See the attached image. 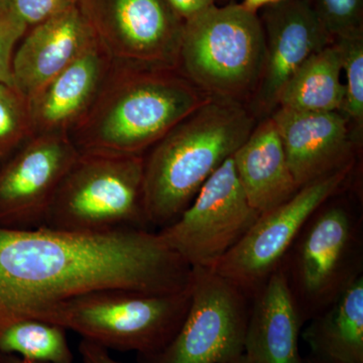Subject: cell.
<instances>
[{"label": "cell", "mask_w": 363, "mask_h": 363, "mask_svg": "<svg viewBox=\"0 0 363 363\" xmlns=\"http://www.w3.org/2000/svg\"><path fill=\"white\" fill-rule=\"evenodd\" d=\"M192 272L147 229L80 234L0 227V336L14 322L39 319L81 294L180 292L190 286Z\"/></svg>", "instance_id": "cell-1"}, {"label": "cell", "mask_w": 363, "mask_h": 363, "mask_svg": "<svg viewBox=\"0 0 363 363\" xmlns=\"http://www.w3.org/2000/svg\"><path fill=\"white\" fill-rule=\"evenodd\" d=\"M209 98L177 70L112 62L96 101L69 138L80 154L143 156Z\"/></svg>", "instance_id": "cell-2"}, {"label": "cell", "mask_w": 363, "mask_h": 363, "mask_svg": "<svg viewBox=\"0 0 363 363\" xmlns=\"http://www.w3.org/2000/svg\"><path fill=\"white\" fill-rule=\"evenodd\" d=\"M255 128L245 105L210 97L145 157L143 204L149 225L164 228L193 202L203 184Z\"/></svg>", "instance_id": "cell-3"}, {"label": "cell", "mask_w": 363, "mask_h": 363, "mask_svg": "<svg viewBox=\"0 0 363 363\" xmlns=\"http://www.w3.org/2000/svg\"><path fill=\"white\" fill-rule=\"evenodd\" d=\"M264 61L259 14L240 4L215 6L185 21L177 71L207 96L250 104Z\"/></svg>", "instance_id": "cell-4"}, {"label": "cell", "mask_w": 363, "mask_h": 363, "mask_svg": "<svg viewBox=\"0 0 363 363\" xmlns=\"http://www.w3.org/2000/svg\"><path fill=\"white\" fill-rule=\"evenodd\" d=\"M191 300V285L174 293L104 289L81 294L39 317L80 334L106 350L150 357L164 350L180 329Z\"/></svg>", "instance_id": "cell-5"}, {"label": "cell", "mask_w": 363, "mask_h": 363, "mask_svg": "<svg viewBox=\"0 0 363 363\" xmlns=\"http://www.w3.org/2000/svg\"><path fill=\"white\" fill-rule=\"evenodd\" d=\"M143 168L145 156L80 154L52 199L45 228L80 234L147 229Z\"/></svg>", "instance_id": "cell-6"}, {"label": "cell", "mask_w": 363, "mask_h": 363, "mask_svg": "<svg viewBox=\"0 0 363 363\" xmlns=\"http://www.w3.org/2000/svg\"><path fill=\"white\" fill-rule=\"evenodd\" d=\"M187 315L171 342L142 363H228L245 352L247 294L211 269H192Z\"/></svg>", "instance_id": "cell-7"}, {"label": "cell", "mask_w": 363, "mask_h": 363, "mask_svg": "<svg viewBox=\"0 0 363 363\" xmlns=\"http://www.w3.org/2000/svg\"><path fill=\"white\" fill-rule=\"evenodd\" d=\"M259 215L248 202L231 156L203 184L179 218L159 234L192 269H211Z\"/></svg>", "instance_id": "cell-8"}, {"label": "cell", "mask_w": 363, "mask_h": 363, "mask_svg": "<svg viewBox=\"0 0 363 363\" xmlns=\"http://www.w3.org/2000/svg\"><path fill=\"white\" fill-rule=\"evenodd\" d=\"M351 164L298 189L288 201L259 215L252 228L211 271L245 294L257 292L279 269L308 221L337 192Z\"/></svg>", "instance_id": "cell-9"}, {"label": "cell", "mask_w": 363, "mask_h": 363, "mask_svg": "<svg viewBox=\"0 0 363 363\" xmlns=\"http://www.w3.org/2000/svg\"><path fill=\"white\" fill-rule=\"evenodd\" d=\"M112 62L177 70L185 21L167 0H78Z\"/></svg>", "instance_id": "cell-10"}, {"label": "cell", "mask_w": 363, "mask_h": 363, "mask_svg": "<svg viewBox=\"0 0 363 363\" xmlns=\"http://www.w3.org/2000/svg\"><path fill=\"white\" fill-rule=\"evenodd\" d=\"M79 157L68 135L33 136L0 167V227H44L52 199Z\"/></svg>", "instance_id": "cell-11"}, {"label": "cell", "mask_w": 363, "mask_h": 363, "mask_svg": "<svg viewBox=\"0 0 363 363\" xmlns=\"http://www.w3.org/2000/svg\"><path fill=\"white\" fill-rule=\"evenodd\" d=\"M266 61L250 106L253 114L271 116L281 91L306 60L333 38L305 0H284L262 9Z\"/></svg>", "instance_id": "cell-12"}, {"label": "cell", "mask_w": 363, "mask_h": 363, "mask_svg": "<svg viewBox=\"0 0 363 363\" xmlns=\"http://www.w3.org/2000/svg\"><path fill=\"white\" fill-rule=\"evenodd\" d=\"M314 217V216H313ZM353 224L341 206H332L306 224L294 267L298 295L308 310H323L351 279L345 276L351 259Z\"/></svg>", "instance_id": "cell-13"}, {"label": "cell", "mask_w": 363, "mask_h": 363, "mask_svg": "<svg viewBox=\"0 0 363 363\" xmlns=\"http://www.w3.org/2000/svg\"><path fill=\"white\" fill-rule=\"evenodd\" d=\"M298 187L351 164L350 121L341 112L277 108L271 116Z\"/></svg>", "instance_id": "cell-14"}, {"label": "cell", "mask_w": 363, "mask_h": 363, "mask_svg": "<svg viewBox=\"0 0 363 363\" xmlns=\"http://www.w3.org/2000/svg\"><path fill=\"white\" fill-rule=\"evenodd\" d=\"M97 43L78 4L30 28L13 59L14 86L30 98Z\"/></svg>", "instance_id": "cell-15"}, {"label": "cell", "mask_w": 363, "mask_h": 363, "mask_svg": "<svg viewBox=\"0 0 363 363\" xmlns=\"http://www.w3.org/2000/svg\"><path fill=\"white\" fill-rule=\"evenodd\" d=\"M111 64L97 42L28 98L35 135H70L96 101Z\"/></svg>", "instance_id": "cell-16"}, {"label": "cell", "mask_w": 363, "mask_h": 363, "mask_svg": "<svg viewBox=\"0 0 363 363\" xmlns=\"http://www.w3.org/2000/svg\"><path fill=\"white\" fill-rule=\"evenodd\" d=\"M245 353L255 363H306L298 351L302 313L290 281L279 267L255 292Z\"/></svg>", "instance_id": "cell-17"}, {"label": "cell", "mask_w": 363, "mask_h": 363, "mask_svg": "<svg viewBox=\"0 0 363 363\" xmlns=\"http://www.w3.org/2000/svg\"><path fill=\"white\" fill-rule=\"evenodd\" d=\"M233 161L250 206L260 214L288 201L300 189L271 116L255 125Z\"/></svg>", "instance_id": "cell-18"}, {"label": "cell", "mask_w": 363, "mask_h": 363, "mask_svg": "<svg viewBox=\"0 0 363 363\" xmlns=\"http://www.w3.org/2000/svg\"><path fill=\"white\" fill-rule=\"evenodd\" d=\"M315 359L363 363V278L355 276L304 334Z\"/></svg>", "instance_id": "cell-19"}, {"label": "cell", "mask_w": 363, "mask_h": 363, "mask_svg": "<svg viewBox=\"0 0 363 363\" xmlns=\"http://www.w3.org/2000/svg\"><path fill=\"white\" fill-rule=\"evenodd\" d=\"M340 52L332 42L306 60L281 91L279 107L302 112L342 111L345 87L341 82Z\"/></svg>", "instance_id": "cell-20"}, {"label": "cell", "mask_w": 363, "mask_h": 363, "mask_svg": "<svg viewBox=\"0 0 363 363\" xmlns=\"http://www.w3.org/2000/svg\"><path fill=\"white\" fill-rule=\"evenodd\" d=\"M65 331L59 325L39 319L14 322L0 336V354L30 362L72 363L73 353Z\"/></svg>", "instance_id": "cell-21"}, {"label": "cell", "mask_w": 363, "mask_h": 363, "mask_svg": "<svg viewBox=\"0 0 363 363\" xmlns=\"http://www.w3.org/2000/svg\"><path fill=\"white\" fill-rule=\"evenodd\" d=\"M33 136L28 98L14 85L0 84V167Z\"/></svg>", "instance_id": "cell-22"}, {"label": "cell", "mask_w": 363, "mask_h": 363, "mask_svg": "<svg viewBox=\"0 0 363 363\" xmlns=\"http://www.w3.org/2000/svg\"><path fill=\"white\" fill-rule=\"evenodd\" d=\"M340 52L342 71L345 72V97L341 113L357 130L363 123V30L335 38Z\"/></svg>", "instance_id": "cell-23"}, {"label": "cell", "mask_w": 363, "mask_h": 363, "mask_svg": "<svg viewBox=\"0 0 363 363\" xmlns=\"http://www.w3.org/2000/svg\"><path fill=\"white\" fill-rule=\"evenodd\" d=\"M333 40L363 30V0H305Z\"/></svg>", "instance_id": "cell-24"}, {"label": "cell", "mask_w": 363, "mask_h": 363, "mask_svg": "<svg viewBox=\"0 0 363 363\" xmlns=\"http://www.w3.org/2000/svg\"><path fill=\"white\" fill-rule=\"evenodd\" d=\"M78 0H6L9 11L26 28L51 20L77 4Z\"/></svg>", "instance_id": "cell-25"}, {"label": "cell", "mask_w": 363, "mask_h": 363, "mask_svg": "<svg viewBox=\"0 0 363 363\" xmlns=\"http://www.w3.org/2000/svg\"><path fill=\"white\" fill-rule=\"evenodd\" d=\"M26 32V26L11 13L0 16V84L14 85L13 55Z\"/></svg>", "instance_id": "cell-26"}, {"label": "cell", "mask_w": 363, "mask_h": 363, "mask_svg": "<svg viewBox=\"0 0 363 363\" xmlns=\"http://www.w3.org/2000/svg\"><path fill=\"white\" fill-rule=\"evenodd\" d=\"M169 6L184 21L216 6L217 0H167Z\"/></svg>", "instance_id": "cell-27"}, {"label": "cell", "mask_w": 363, "mask_h": 363, "mask_svg": "<svg viewBox=\"0 0 363 363\" xmlns=\"http://www.w3.org/2000/svg\"><path fill=\"white\" fill-rule=\"evenodd\" d=\"M79 352L83 363H121L111 357L108 350L86 339L79 344Z\"/></svg>", "instance_id": "cell-28"}, {"label": "cell", "mask_w": 363, "mask_h": 363, "mask_svg": "<svg viewBox=\"0 0 363 363\" xmlns=\"http://www.w3.org/2000/svg\"><path fill=\"white\" fill-rule=\"evenodd\" d=\"M281 1L284 0H243L240 4L250 13H257L260 9Z\"/></svg>", "instance_id": "cell-29"}, {"label": "cell", "mask_w": 363, "mask_h": 363, "mask_svg": "<svg viewBox=\"0 0 363 363\" xmlns=\"http://www.w3.org/2000/svg\"><path fill=\"white\" fill-rule=\"evenodd\" d=\"M0 363H45V362H30V360L23 359V358H21L16 357V355H2L1 360H0Z\"/></svg>", "instance_id": "cell-30"}, {"label": "cell", "mask_w": 363, "mask_h": 363, "mask_svg": "<svg viewBox=\"0 0 363 363\" xmlns=\"http://www.w3.org/2000/svg\"><path fill=\"white\" fill-rule=\"evenodd\" d=\"M228 363H255V362H253L252 360L250 359V358L248 357L247 355L245 354V352H243L242 354H241L240 357L235 358V359L233 360V362H230Z\"/></svg>", "instance_id": "cell-31"}, {"label": "cell", "mask_w": 363, "mask_h": 363, "mask_svg": "<svg viewBox=\"0 0 363 363\" xmlns=\"http://www.w3.org/2000/svg\"><path fill=\"white\" fill-rule=\"evenodd\" d=\"M9 13V7H7L6 0H0V16H1V14H6Z\"/></svg>", "instance_id": "cell-32"}, {"label": "cell", "mask_w": 363, "mask_h": 363, "mask_svg": "<svg viewBox=\"0 0 363 363\" xmlns=\"http://www.w3.org/2000/svg\"><path fill=\"white\" fill-rule=\"evenodd\" d=\"M306 363H323L321 362H319V360L315 359L314 357L312 358V359H308Z\"/></svg>", "instance_id": "cell-33"}]
</instances>
